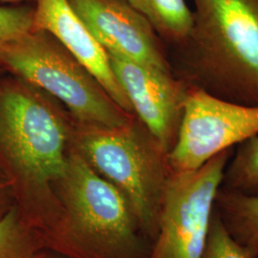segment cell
I'll return each instance as SVG.
<instances>
[{
	"label": "cell",
	"mask_w": 258,
	"mask_h": 258,
	"mask_svg": "<svg viewBox=\"0 0 258 258\" xmlns=\"http://www.w3.org/2000/svg\"><path fill=\"white\" fill-rule=\"evenodd\" d=\"M215 209L231 235L258 254V194L220 188Z\"/></svg>",
	"instance_id": "12"
},
{
	"label": "cell",
	"mask_w": 258,
	"mask_h": 258,
	"mask_svg": "<svg viewBox=\"0 0 258 258\" xmlns=\"http://www.w3.org/2000/svg\"><path fill=\"white\" fill-rule=\"evenodd\" d=\"M34 27V7L26 4L0 6V48Z\"/></svg>",
	"instance_id": "16"
},
{
	"label": "cell",
	"mask_w": 258,
	"mask_h": 258,
	"mask_svg": "<svg viewBox=\"0 0 258 258\" xmlns=\"http://www.w3.org/2000/svg\"><path fill=\"white\" fill-rule=\"evenodd\" d=\"M258 254L241 244L228 231L216 209L201 258H257Z\"/></svg>",
	"instance_id": "15"
},
{
	"label": "cell",
	"mask_w": 258,
	"mask_h": 258,
	"mask_svg": "<svg viewBox=\"0 0 258 258\" xmlns=\"http://www.w3.org/2000/svg\"><path fill=\"white\" fill-rule=\"evenodd\" d=\"M148 20L158 37L180 48L190 36L194 13L185 0H126Z\"/></svg>",
	"instance_id": "11"
},
{
	"label": "cell",
	"mask_w": 258,
	"mask_h": 258,
	"mask_svg": "<svg viewBox=\"0 0 258 258\" xmlns=\"http://www.w3.org/2000/svg\"><path fill=\"white\" fill-rule=\"evenodd\" d=\"M55 194L61 220L48 249L67 258H148L149 241L124 196L71 146Z\"/></svg>",
	"instance_id": "3"
},
{
	"label": "cell",
	"mask_w": 258,
	"mask_h": 258,
	"mask_svg": "<svg viewBox=\"0 0 258 258\" xmlns=\"http://www.w3.org/2000/svg\"><path fill=\"white\" fill-rule=\"evenodd\" d=\"M2 73L0 170L19 215L42 236L47 249L61 220L55 184L64 173L75 124L52 96Z\"/></svg>",
	"instance_id": "1"
},
{
	"label": "cell",
	"mask_w": 258,
	"mask_h": 258,
	"mask_svg": "<svg viewBox=\"0 0 258 258\" xmlns=\"http://www.w3.org/2000/svg\"><path fill=\"white\" fill-rule=\"evenodd\" d=\"M0 67L62 102L78 124L120 127L133 118L55 37L33 29L0 48Z\"/></svg>",
	"instance_id": "5"
},
{
	"label": "cell",
	"mask_w": 258,
	"mask_h": 258,
	"mask_svg": "<svg viewBox=\"0 0 258 258\" xmlns=\"http://www.w3.org/2000/svg\"><path fill=\"white\" fill-rule=\"evenodd\" d=\"M222 188L244 194H258V134L233 151L224 174Z\"/></svg>",
	"instance_id": "14"
},
{
	"label": "cell",
	"mask_w": 258,
	"mask_h": 258,
	"mask_svg": "<svg viewBox=\"0 0 258 258\" xmlns=\"http://www.w3.org/2000/svg\"><path fill=\"white\" fill-rule=\"evenodd\" d=\"M233 151L225 150L194 170L171 172L148 258H201Z\"/></svg>",
	"instance_id": "6"
},
{
	"label": "cell",
	"mask_w": 258,
	"mask_h": 258,
	"mask_svg": "<svg viewBox=\"0 0 258 258\" xmlns=\"http://www.w3.org/2000/svg\"><path fill=\"white\" fill-rule=\"evenodd\" d=\"M258 258V257H257Z\"/></svg>",
	"instance_id": "21"
},
{
	"label": "cell",
	"mask_w": 258,
	"mask_h": 258,
	"mask_svg": "<svg viewBox=\"0 0 258 258\" xmlns=\"http://www.w3.org/2000/svg\"><path fill=\"white\" fill-rule=\"evenodd\" d=\"M55 37L102 84L120 108L134 114L112 70L107 52L94 37L68 0H36L34 27Z\"/></svg>",
	"instance_id": "10"
},
{
	"label": "cell",
	"mask_w": 258,
	"mask_h": 258,
	"mask_svg": "<svg viewBox=\"0 0 258 258\" xmlns=\"http://www.w3.org/2000/svg\"><path fill=\"white\" fill-rule=\"evenodd\" d=\"M3 71H4V70H3V69H2V68H1V67H0V74H1V73H2V72H3Z\"/></svg>",
	"instance_id": "20"
},
{
	"label": "cell",
	"mask_w": 258,
	"mask_h": 258,
	"mask_svg": "<svg viewBox=\"0 0 258 258\" xmlns=\"http://www.w3.org/2000/svg\"><path fill=\"white\" fill-rule=\"evenodd\" d=\"M194 27L179 49L188 86L258 105V0H192Z\"/></svg>",
	"instance_id": "2"
},
{
	"label": "cell",
	"mask_w": 258,
	"mask_h": 258,
	"mask_svg": "<svg viewBox=\"0 0 258 258\" xmlns=\"http://www.w3.org/2000/svg\"><path fill=\"white\" fill-rule=\"evenodd\" d=\"M257 134L258 105L230 102L188 86L175 144L167 154L170 169H196Z\"/></svg>",
	"instance_id": "7"
},
{
	"label": "cell",
	"mask_w": 258,
	"mask_h": 258,
	"mask_svg": "<svg viewBox=\"0 0 258 258\" xmlns=\"http://www.w3.org/2000/svg\"><path fill=\"white\" fill-rule=\"evenodd\" d=\"M70 146L124 196L145 237H156L171 169L167 152L141 120L120 127L75 124Z\"/></svg>",
	"instance_id": "4"
},
{
	"label": "cell",
	"mask_w": 258,
	"mask_h": 258,
	"mask_svg": "<svg viewBox=\"0 0 258 258\" xmlns=\"http://www.w3.org/2000/svg\"><path fill=\"white\" fill-rule=\"evenodd\" d=\"M36 0H0V2H6V3H13L15 5H19V4H25V3H35Z\"/></svg>",
	"instance_id": "19"
},
{
	"label": "cell",
	"mask_w": 258,
	"mask_h": 258,
	"mask_svg": "<svg viewBox=\"0 0 258 258\" xmlns=\"http://www.w3.org/2000/svg\"><path fill=\"white\" fill-rule=\"evenodd\" d=\"M43 249L42 236L23 221L14 206L0 219V258H33Z\"/></svg>",
	"instance_id": "13"
},
{
	"label": "cell",
	"mask_w": 258,
	"mask_h": 258,
	"mask_svg": "<svg viewBox=\"0 0 258 258\" xmlns=\"http://www.w3.org/2000/svg\"><path fill=\"white\" fill-rule=\"evenodd\" d=\"M15 206V200L7 178L0 170V219Z\"/></svg>",
	"instance_id": "17"
},
{
	"label": "cell",
	"mask_w": 258,
	"mask_h": 258,
	"mask_svg": "<svg viewBox=\"0 0 258 258\" xmlns=\"http://www.w3.org/2000/svg\"><path fill=\"white\" fill-rule=\"evenodd\" d=\"M33 258H67L59 254V253H56L55 251L51 250V249H43L41 250H39L37 252V254Z\"/></svg>",
	"instance_id": "18"
},
{
	"label": "cell",
	"mask_w": 258,
	"mask_h": 258,
	"mask_svg": "<svg viewBox=\"0 0 258 258\" xmlns=\"http://www.w3.org/2000/svg\"><path fill=\"white\" fill-rule=\"evenodd\" d=\"M111 55L173 72L154 29L126 0H68Z\"/></svg>",
	"instance_id": "9"
},
{
	"label": "cell",
	"mask_w": 258,
	"mask_h": 258,
	"mask_svg": "<svg viewBox=\"0 0 258 258\" xmlns=\"http://www.w3.org/2000/svg\"><path fill=\"white\" fill-rule=\"evenodd\" d=\"M108 55L134 114L168 153L175 144L188 85L173 72Z\"/></svg>",
	"instance_id": "8"
}]
</instances>
